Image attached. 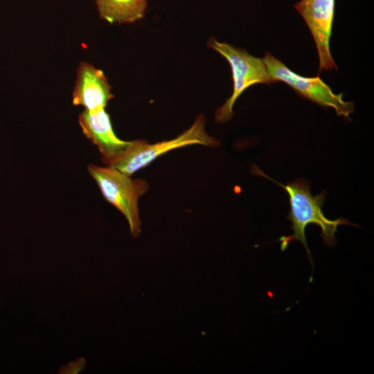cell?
<instances>
[{
  "mask_svg": "<svg viewBox=\"0 0 374 374\" xmlns=\"http://www.w3.org/2000/svg\"><path fill=\"white\" fill-rule=\"evenodd\" d=\"M208 45L228 61L232 71V95L215 113V121L224 123L233 117V105L245 89L255 84L269 85L276 82L269 75L262 58L254 57L242 48L213 38L208 41Z\"/></svg>",
  "mask_w": 374,
  "mask_h": 374,
  "instance_id": "277c9868",
  "label": "cell"
},
{
  "mask_svg": "<svg viewBox=\"0 0 374 374\" xmlns=\"http://www.w3.org/2000/svg\"><path fill=\"white\" fill-rule=\"evenodd\" d=\"M195 144L210 148H215L220 145L218 140L205 132V119L203 115L197 116L188 130L171 140L152 144L143 139L132 141L128 149L107 166L132 177L134 173L169 151Z\"/></svg>",
  "mask_w": 374,
  "mask_h": 374,
  "instance_id": "3957f363",
  "label": "cell"
},
{
  "mask_svg": "<svg viewBox=\"0 0 374 374\" xmlns=\"http://www.w3.org/2000/svg\"><path fill=\"white\" fill-rule=\"evenodd\" d=\"M253 170L256 175L262 176L279 185L289 196L290 211L287 217L292 222L291 229L293 234L281 236L278 239L281 251H285L294 240L301 242L313 267L314 264L305 237L307 226L310 224L318 225L321 230V237L323 242L329 247H332L336 243L335 233L339 225L357 226L343 217L336 220L328 219L322 211L327 195L326 192L323 191L313 196L310 191V183L307 180L296 179L287 184H282L269 177L256 166H253Z\"/></svg>",
  "mask_w": 374,
  "mask_h": 374,
  "instance_id": "6da1fadb",
  "label": "cell"
},
{
  "mask_svg": "<svg viewBox=\"0 0 374 374\" xmlns=\"http://www.w3.org/2000/svg\"><path fill=\"white\" fill-rule=\"evenodd\" d=\"M111 88L103 71L82 62L77 69L73 104L81 105L88 111L105 109L114 97Z\"/></svg>",
  "mask_w": 374,
  "mask_h": 374,
  "instance_id": "ba28073f",
  "label": "cell"
},
{
  "mask_svg": "<svg viewBox=\"0 0 374 374\" xmlns=\"http://www.w3.org/2000/svg\"><path fill=\"white\" fill-rule=\"evenodd\" d=\"M335 0H301L294 8L308 26L318 52L319 73L337 69L330 49Z\"/></svg>",
  "mask_w": 374,
  "mask_h": 374,
  "instance_id": "8992f818",
  "label": "cell"
},
{
  "mask_svg": "<svg viewBox=\"0 0 374 374\" xmlns=\"http://www.w3.org/2000/svg\"><path fill=\"white\" fill-rule=\"evenodd\" d=\"M269 75L276 82L281 81L292 87L301 97L320 106L332 107L338 116L350 119L355 108L352 102L344 100L342 93H335L319 76L307 78L290 69L283 62L266 52L262 58Z\"/></svg>",
  "mask_w": 374,
  "mask_h": 374,
  "instance_id": "5b68a950",
  "label": "cell"
},
{
  "mask_svg": "<svg viewBox=\"0 0 374 374\" xmlns=\"http://www.w3.org/2000/svg\"><path fill=\"white\" fill-rule=\"evenodd\" d=\"M86 361L84 358L80 357L76 361L68 363L66 365L62 366L59 370V373H79L85 367Z\"/></svg>",
  "mask_w": 374,
  "mask_h": 374,
  "instance_id": "30bf717a",
  "label": "cell"
},
{
  "mask_svg": "<svg viewBox=\"0 0 374 374\" xmlns=\"http://www.w3.org/2000/svg\"><path fill=\"white\" fill-rule=\"evenodd\" d=\"M87 170L105 198L126 218L133 238L141 232L139 200L149 190L148 183L109 166L89 165Z\"/></svg>",
  "mask_w": 374,
  "mask_h": 374,
  "instance_id": "7a4b0ae2",
  "label": "cell"
},
{
  "mask_svg": "<svg viewBox=\"0 0 374 374\" xmlns=\"http://www.w3.org/2000/svg\"><path fill=\"white\" fill-rule=\"evenodd\" d=\"M100 17L109 23H133L144 17L148 0H96Z\"/></svg>",
  "mask_w": 374,
  "mask_h": 374,
  "instance_id": "9c48e42d",
  "label": "cell"
},
{
  "mask_svg": "<svg viewBox=\"0 0 374 374\" xmlns=\"http://www.w3.org/2000/svg\"><path fill=\"white\" fill-rule=\"evenodd\" d=\"M78 122L85 136L97 146L106 166L120 157L132 144V141H123L116 135L105 109H84L80 114Z\"/></svg>",
  "mask_w": 374,
  "mask_h": 374,
  "instance_id": "52a82bcc",
  "label": "cell"
}]
</instances>
